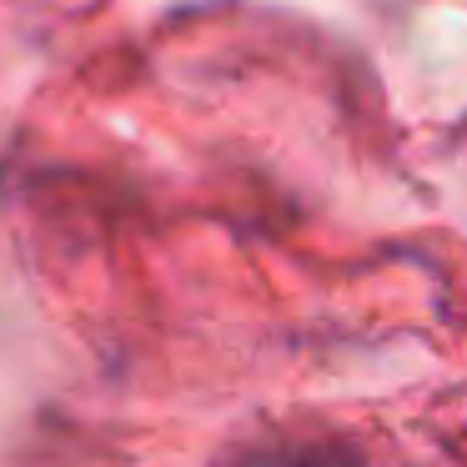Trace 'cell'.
<instances>
[{
  "instance_id": "cell-1",
  "label": "cell",
  "mask_w": 467,
  "mask_h": 467,
  "mask_svg": "<svg viewBox=\"0 0 467 467\" xmlns=\"http://www.w3.org/2000/svg\"><path fill=\"white\" fill-rule=\"evenodd\" d=\"M256 467H357V462L337 452H276V457H262Z\"/></svg>"
}]
</instances>
